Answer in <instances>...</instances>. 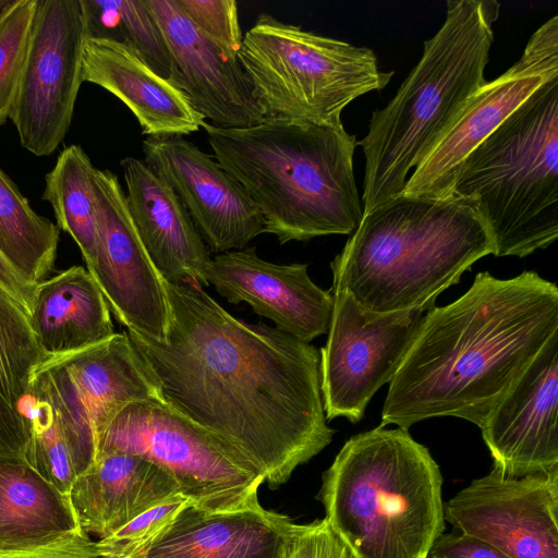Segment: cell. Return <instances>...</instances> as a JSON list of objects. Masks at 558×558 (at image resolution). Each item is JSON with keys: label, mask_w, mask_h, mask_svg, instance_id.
I'll return each instance as SVG.
<instances>
[{"label": "cell", "mask_w": 558, "mask_h": 558, "mask_svg": "<svg viewBox=\"0 0 558 558\" xmlns=\"http://www.w3.org/2000/svg\"><path fill=\"white\" fill-rule=\"evenodd\" d=\"M417 64L356 143L364 155L363 214L402 194L408 175L487 81L499 15L495 0H448Z\"/></svg>", "instance_id": "obj_6"}, {"label": "cell", "mask_w": 558, "mask_h": 558, "mask_svg": "<svg viewBox=\"0 0 558 558\" xmlns=\"http://www.w3.org/2000/svg\"><path fill=\"white\" fill-rule=\"evenodd\" d=\"M558 332V288L536 271L478 272L452 303L427 311L389 383L380 426L440 416L480 428Z\"/></svg>", "instance_id": "obj_2"}, {"label": "cell", "mask_w": 558, "mask_h": 558, "mask_svg": "<svg viewBox=\"0 0 558 558\" xmlns=\"http://www.w3.org/2000/svg\"><path fill=\"white\" fill-rule=\"evenodd\" d=\"M493 253L492 236L470 198L401 194L363 214L330 264L331 292H347L372 314L427 312Z\"/></svg>", "instance_id": "obj_3"}, {"label": "cell", "mask_w": 558, "mask_h": 558, "mask_svg": "<svg viewBox=\"0 0 558 558\" xmlns=\"http://www.w3.org/2000/svg\"><path fill=\"white\" fill-rule=\"evenodd\" d=\"M451 194L475 204L495 256L525 257L557 240L558 75L468 155Z\"/></svg>", "instance_id": "obj_7"}, {"label": "cell", "mask_w": 558, "mask_h": 558, "mask_svg": "<svg viewBox=\"0 0 558 558\" xmlns=\"http://www.w3.org/2000/svg\"><path fill=\"white\" fill-rule=\"evenodd\" d=\"M441 487L429 450L379 425L344 442L316 498L353 558H427L446 530Z\"/></svg>", "instance_id": "obj_5"}, {"label": "cell", "mask_w": 558, "mask_h": 558, "mask_svg": "<svg viewBox=\"0 0 558 558\" xmlns=\"http://www.w3.org/2000/svg\"><path fill=\"white\" fill-rule=\"evenodd\" d=\"M14 0H0V16L13 3Z\"/></svg>", "instance_id": "obj_38"}, {"label": "cell", "mask_w": 558, "mask_h": 558, "mask_svg": "<svg viewBox=\"0 0 558 558\" xmlns=\"http://www.w3.org/2000/svg\"><path fill=\"white\" fill-rule=\"evenodd\" d=\"M120 166L132 220L163 281L205 286L210 251L173 190L137 158L125 157Z\"/></svg>", "instance_id": "obj_20"}, {"label": "cell", "mask_w": 558, "mask_h": 558, "mask_svg": "<svg viewBox=\"0 0 558 558\" xmlns=\"http://www.w3.org/2000/svg\"><path fill=\"white\" fill-rule=\"evenodd\" d=\"M427 558H512L500 549L464 533H442Z\"/></svg>", "instance_id": "obj_36"}, {"label": "cell", "mask_w": 558, "mask_h": 558, "mask_svg": "<svg viewBox=\"0 0 558 558\" xmlns=\"http://www.w3.org/2000/svg\"><path fill=\"white\" fill-rule=\"evenodd\" d=\"M27 429L26 462L69 497L76 478L71 453L49 404L27 391L21 405Z\"/></svg>", "instance_id": "obj_30"}, {"label": "cell", "mask_w": 558, "mask_h": 558, "mask_svg": "<svg viewBox=\"0 0 558 558\" xmlns=\"http://www.w3.org/2000/svg\"><path fill=\"white\" fill-rule=\"evenodd\" d=\"M0 288L31 315L36 287L26 282L0 252Z\"/></svg>", "instance_id": "obj_37"}, {"label": "cell", "mask_w": 558, "mask_h": 558, "mask_svg": "<svg viewBox=\"0 0 558 558\" xmlns=\"http://www.w3.org/2000/svg\"><path fill=\"white\" fill-rule=\"evenodd\" d=\"M238 60L264 120L343 126L341 113L357 97L385 88L376 53L306 32L260 13L243 35Z\"/></svg>", "instance_id": "obj_8"}, {"label": "cell", "mask_w": 558, "mask_h": 558, "mask_svg": "<svg viewBox=\"0 0 558 558\" xmlns=\"http://www.w3.org/2000/svg\"><path fill=\"white\" fill-rule=\"evenodd\" d=\"M558 332L496 404L481 428L493 468L511 477L558 469Z\"/></svg>", "instance_id": "obj_17"}, {"label": "cell", "mask_w": 558, "mask_h": 558, "mask_svg": "<svg viewBox=\"0 0 558 558\" xmlns=\"http://www.w3.org/2000/svg\"><path fill=\"white\" fill-rule=\"evenodd\" d=\"M280 558H353L326 519L294 524Z\"/></svg>", "instance_id": "obj_34"}, {"label": "cell", "mask_w": 558, "mask_h": 558, "mask_svg": "<svg viewBox=\"0 0 558 558\" xmlns=\"http://www.w3.org/2000/svg\"><path fill=\"white\" fill-rule=\"evenodd\" d=\"M78 529L68 496L24 458L0 457V554L36 548Z\"/></svg>", "instance_id": "obj_25"}, {"label": "cell", "mask_w": 558, "mask_h": 558, "mask_svg": "<svg viewBox=\"0 0 558 558\" xmlns=\"http://www.w3.org/2000/svg\"><path fill=\"white\" fill-rule=\"evenodd\" d=\"M558 75V15L529 39L520 59L483 84L413 169L402 194L440 198L451 194L461 163L541 85Z\"/></svg>", "instance_id": "obj_13"}, {"label": "cell", "mask_w": 558, "mask_h": 558, "mask_svg": "<svg viewBox=\"0 0 558 558\" xmlns=\"http://www.w3.org/2000/svg\"><path fill=\"white\" fill-rule=\"evenodd\" d=\"M97 257L94 277L116 318L136 335L166 341L170 308L114 173L95 170Z\"/></svg>", "instance_id": "obj_15"}, {"label": "cell", "mask_w": 558, "mask_h": 558, "mask_svg": "<svg viewBox=\"0 0 558 558\" xmlns=\"http://www.w3.org/2000/svg\"><path fill=\"white\" fill-rule=\"evenodd\" d=\"M87 38L129 46L158 75L179 88V74L166 38L143 0H80Z\"/></svg>", "instance_id": "obj_29"}, {"label": "cell", "mask_w": 558, "mask_h": 558, "mask_svg": "<svg viewBox=\"0 0 558 558\" xmlns=\"http://www.w3.org/2000/svg\"><path fill=\"white\" fill-rule=\"evenodd\" d=\"M82 82L96 84L120 99L148 136L187 135L205 121L182 90L154 72L129 46L113 39L85 40Z\"/></svg>", "instance_id": "obj_21"}, {"label": "cell", "mask_w": 558, "mask_h": 558, "mask_svg": "<svg viewBox=\"0 0 558 558\" xmlns=\"http://www.w3.org/2000/svg\"><path fill=\"white\" fill-rule=\"evenodd\" d=\"M215 159L246 191L280 244L352 234L363 218L353 171L356 137L343 126L264 120L202 123Z\"/></svg>", "instance_id": "obj_4"}, {"label": "cell", "mask_w": 558, "mask_h": 558, "mask_svg": "<svg viewBox=\"0 0 558 558\" xmlns=\"http://www.w3.org/2000/svg\"><path fill=\"white\" fill-rule=\"evenodd\" d=\"M87 39L80 0H37L19 90L10 113L23 148L51 155L72 123Z\"/></svg>", "instance_id": "obj_11"}, {"label": "cell", "mask_w": 558, "mask_h": 558, "mask_svg": "<svg viewBox=\"0 0 558 558\" xmlns=\"http://www.w3.org/2000/svg\"><path fill=\"white\" fill-rule=\"evenodd\" d=\"M165 288L166 341L128 331L161 399L278 488L336 432L324 411L318 350L275 327L233 317L202 286Z\"/></svg>", "instance_id": "obj_1"}, {"label": "cell", "mask_w": 558, "mask_h": 558, "mask_svg": "<svg viewBox=\"0 0 558 558\" xmlns=\"http://www.w3.org/2000/svg\"><path fill=\"white\" fill-rule=\"evenodd\" d=\"M189 506L180 495L134 518L113 534L98 539L104 558H134L150 546Z\"/></svg>", "instance_id": "obj_32"}, {"label": "cell", "mask_w": 558, "mask_h": 558, "mask_svg": "<svg viewBox=\"0 0 558 558\" xmlns=\"http://www.w3.org/2000/svg\"><path fill=\"white\" fill-rule=\"evenodd\" d=\"M444 518L512 558H558V469L511 477L492 468L444 502Z\"/></svg>", "instance_id": "obj_14"}, {"label": "cell", "mask_w": 558, "mask_h": 558, "mask_svg": "<svg viewBox=\"0 0 558 558\" xmlns=\"http://www.w3.org/2000/svg\"><path fill=\"white\" fill-rule=\"evenodd\" d=\"M60 229L38 215L0 167V252L36 287L52 270Z\"/></svg>", "instance_id": "obj_28"}, {"label": "cell", "mask_w": 558, "mask_h": 558, "mask_svg": "<svg viewBox=\"0 0 558 558\" xmlns=\"http://www.w3.org/2000/svg\"><path fill=\"white\" fill-rule=\"evenodd\" d=\"M46 359L29 315L0 288V457L24 458L28 435L21 405Z\"/></svg>", "instance_id": "obj_26"}, {"label": "cell", "mask_w": 558, "mask_h": 558, "mask_svg": "<svg viewBox=\"0 0 558 558\" xmlns=\"http://www.w3.org/2000/svg\"><path fill=\"white\" fill-rule=\"evenodd\" d=\"M95 170L80 145L66 146L46 174L43 193L53 209L58 228L73 238L89 272L96 264L98 244Z\"/></svg>", "instance_id": "obj_27"}, {"label": "cell", "mask_w": 558, "mask_h": 558, "mask_svg": "<svg viewBox=\"0 0 558 558\" xmlns=\"http://www.w3.org/2000/svg\"><path fill=\"white\" fill-rule=\"evenodd\" d=\"M203 280L230 303L250 304L275 328L299 340L310 343L328 331L333 295L314 283L307 264H274L252 246L216 254Z\"/></svg>", "instance_id": "obj_18"}, {"label": "cell", "mask_w": 558, "mask_h": 558, "mask_svg": "<svg viewBox=\"0 0 558 558\" xmlns=\"http://www.w3.org/2000/svg\"><path fill=\"white\" fill-rule=\"evenodd\" d=\"M326 344L320 349V391L327 421L360 422L377 392L397 373L426 312L363 311L347 292L332 293Z\"/></svg>", "instance_id": "obj_12"}, {"label": "cell", "mask_w": 558, "mask_h": 558, "mask_svg": "<svg viewBox=\"0 0 558 558\" xmlns=\"http://www.w3.org/2000/svg\"><path fill=\"white\" fill-rule=\"evenodd\" d=\"M29 323L46 357L89 348L116 333L109 305L82 266L36 286Z\"/></svg>", "instance_id": "obj_24"}, {"label": "cell", "mask_w": 558, "mask_h": 558, "mask_svg": "<svg viewBox=\"0 0 558 558\" xmlns=\"http://www.w3.org/2000/svg\"><path fill=\"white\" fill-rule=\"evenodd\" d=\"M144 162L175 193L210 252L242 250L264 232L243 186L213 156L181 135L148 136Z\"/></svg>", "instance_id": "obj_16"}, {"label": "cell", "mask_w": 558, "mask_h": 558, "mask_svg": "<svg viewBox=\"0 0 558 558\" xmlns=\"http://www.w3.org/2000/svg\"><path fill=\"white\" fill-rule=\"evenodd\" d=\"M294 524L260 504L215 513L189 506L134 558H280Z\"/></svg>", "instance_id": "obj_23"}, {"label": "cell", "mask_w": 558, "mask_h": 558, "mask_svg": "<svg viewBox=\"0 0 558 558\" xmlns=\"http://www.w3.org/2000/svg\"><path fill=\"white\" fill-rule=\"evenodd\" d=\"M180 495L175 481L155 463L136 454L109 452L97 456L76 476L69 500L80 529L100 539Z\"/></svg>", "instance_id": "obj_22"}, {"label": "cell", "mask_w": 558, "mask_h": 558, "mask_svg": "<svg viewBox=\"0 0 558 558\" xmlns=\"http://www.w3.org/2000/svg\"><path fill=\"white\" fill-rule=\"evenodd\" d=\"M109 452L136 454L155 463L199 511L259 505L262 475L238 451L162 399L121 410L98 439L96 457Z\"/></svg>", "instance_id": "obj_9"}, {"label": "cell", "mask_w": 558, "mask_h": 558, "mask_svg": "<svg viewBox=\"0 0 558 558\" xmlns=\"http://www.w3.org/2000/svg\"><path fill=\"white\" fill-rule=\"evenodd\" d=\"M37 0H14L0 16V128L9 120L32 36Z\"/></svg>", "instance_id": "obj_31"}, {"label": "cell", "mask_w": 558, "mask_h": 558, "mask_svg": "<svg viewBox=\"0 0 558 558\" xmlns=\"http://www.w3.org/2000/svg\"><path fill=\"white\" fill-rule=\"evenodd\" d=\"M28 392L51 408L76 476L95 462L98 439L121 410L161 399L125 331L86 349L47 357L34 371Z\"/></svg>", "instance_id": "obj_10"}, {"label": "cell", "mask_w": 558, "mask_h": 558, "mask_svg": "<svg viewBox=\"0 0 558 558\" xmlns=\"http://www.w3.org/2000/svg\"><path fill=\"white\" fill-rule=\"evenodd\" d=\"M156 19L179 74V89L204 120L221 129L264 121L238 59L226 56L180 11L174 0H143Z\"/></svg>", "instance_id": "obj_19"}, {"label": "cell", "mask_w": 558, "mask_h": 558, "mask_svg": "<svg viewBox=\"0 0 558 558\" xmlns=\"http://www.w3.org/2000/svg\"><path fill=\"white\" fill-rule=\"evenodd\" d=\"M0 558H104L97 541L78 529L59 539L28 550L0 554Z\"/></svg>", "instance_id": "obj_35"}, {"label": "cell", "mask_w": 558, "mask_h": 558, "mask_svg": "<svg viewBox=\"0 0 558 558\" xmlns=\"http://www.w3.org/2000/svg\"><path fill=\"white\" fill-rule=\"evenodd\" d=\"M180 11L226 56L238 59L243 35L234 0H174Z\"/></svg>", "instance_id": "obj_33"}]
</instances>
